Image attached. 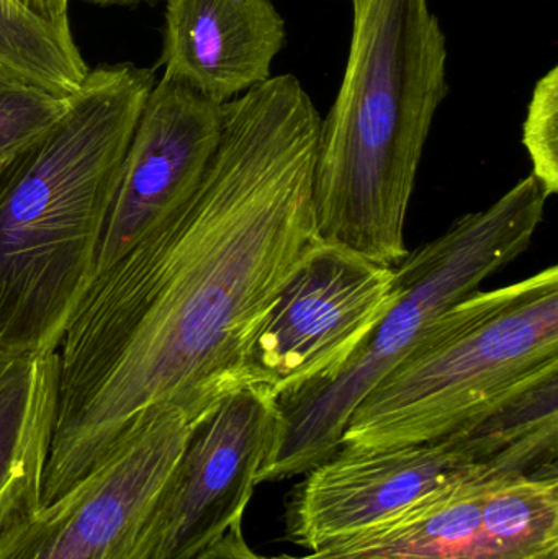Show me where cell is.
I'll return each mask as SVG.
<instances>
[{"label":"cell","instance_id":"obj_1","mask_svg":"<svg viewBox=\"0 0 558 559\" xmlns=\"http://www.w3.org/2000/svg\"><path fill=\"white\" fill-rule=\"evenodd\" d=\"M320 111L275 75L223 104L197 192L92 280L59 345L41 506L104 462L161 407L202 419L241 388L242 355L320 241L313 173Z\"/></svg>","mask_w":558,"mask_h":559},{"label":"cell","instance_id":"obj_2","mask_svg":"<svg viewBox=\"0 0 558 559\" xmlns=\"http://www.w3.org/2000/svg\"><path fill=\"white\" fill-rule=\"evenodd\" d=\"M153 87L154 71L127 62L88 71L64 117L0 174V348L58 352Z\"/></svg>","mask_w":558,"mask_h":559},{"label":"cell","instance_id":"obj_3","mask_svg":"<svg viewBox=\"0 0 558 559\" xmlns=\"http://www.w3.org/2000/svg\"><path fill=\"white\" fill-rule=\"evenodd\" d=\"M353 32L321 120L313 202L321 241L396 267L432 121L449 92L448 39L429 0H351Z\"/></svg>","mask_w":558,"mask_h":559},{"label":"cell","instance_id":"obj_4","mask_svg":"<svg viewBox=\"0 0 558 559\" xmlns=\"http://www.w3.org/2000/svg\"><path fill=\"white\" fill-rule=\"evenodd\" d=\"M558 367V269L475 292L439 316L364 400L341 447L416 445L451 436Z\"/></svg>","mask_w":558,"mask_h":559},{"label":"cell","instance_id":"obj_5","mask_svg":"<svg viewBox=\"0 0 558 559\" xmlns=\"http://www.w3.org/2000/svg\"><path fill=\"white\" fill-rule=\"evenodd\" d=\"M547 197L533 176L494 205L459 218L395 267V299L343 368L277 401V426L258 485L307 475L343 443L357 404L403 360L429 325L527 251Z\"/></svg>","mask_w":558,"mask_h":559},{"label":"cell","instance_id":"obj_6","mask_svg":"<svg viewBox=\"0 0 558 559\" xmlns=\"http://www.w3.org/2000/svg\"><path fill=\"white\" fill-rule=\"evenodd\" d=\"M193 420L161 407L100 465L0 535V559H164L174 472Z\"/></svg>","mask_w":558,"mask_h":559},{"label":"cell","instance_id":"obj_7","mask_svg":"<svg viewBox=\"0 0 558 559\" xmlns=\"http://www.w3.org/2000/svg\"><path fill=\"white\" fill-rule=\"evenodd\" d=\"M269 559H558V473L459 479L318 550Z\"/></svg>","mask_w":558,"mask_h":559},{"label":"cell","instance_id":"obj_8","mask_svg":"<svg viewBox=\"0 0 558 559\" xmlns=\"http://www.w3.org/2000/svg\"><path fill=\"white\" fill-rule=\"evenodd\" d=\"M395 267L318 241L252 332L241 388L277 403L333 378L395 299Z\"/></svg>","mask_w":558,"mask_h":559},{"label":"cell","instance_id":"obj_9","mask_svg":"<svg viewBox=\"0 0 558 559\" xmlns=\"http://www.w3.org/2000/svg\"><path fill=\"white\" fill-rule=\"evenodd\" d=\"M491 473L511 475L482 465L461 432L416 445H343L292 489L285 538L314 551L441 486Z\"/></svg>","mask_w":558,"mask_h":559},{"label":"cell","instance_id":"obj_10","mask_svg":"<svg viewBox=\"0 0 558 559\" xmlns=\"http://www.w3.org/2000/svg\"><path fill=\"white\" fill-rule=\"evenodd\" d=\"M222 124L218 102L167 75L154 85L124 153L95 275L197 192L218 147Z\"/></svg>","mask_w":558,"mask_h":559},{"label":"cell","instance_id":"obj_11","mask_svg":"<svg viewBox=\"0 0 558 559\" xmlns=\"http://www.w3.org/2000/svg\"><path fill=\"white\" fill-rule=\"evenodd\" d=\"M277 426V403L245 386L193 424L167 508L164 559H193L245 519Z\"/></svg>","mask_w":558,"mask_h":559},{"label":"cell","instance_id":"obj_12","mask_svg":"<svg viewBox=\"0 0 558 559\" xmlns=\"http://www.w3.org/2000/svg\"><path fill=\"white\" fill-rule=\"evenodd\" d=\"M287 39L272 0H166L164 75L226 104L271 79Z\"/></svg>","mask_w":558,"mask_h":559},{"label":"cell","instance_id":"obj_13","mask_svg":"<svg viewBox=\"0 0 558 559\" xmlns=\"http://www.w3.org/2000/svg\"><path fill=\"white\" fill-rule=\"evenodd\" d=\"M58 391V352L0 348V535L41 508Z\"/></svg>","mask_w":558,"mask_h":559},{"label":"cell","instance_id":"obj_14","mask_svg":"<svg viewBox=\"0 0 558 559\" xmlns=\"http://www.w3.org/2000/svg\"><path fill=\"white\" fill-rule=\"evenodd\" d=\"M0 71L68 97L91 69L72 35L46 25L16 0H0Z\"/></svg>","mask_w":558,"mask_h":559},{"label":"cell","instance_id":"obj_15","mask_svg":"<svg viewBox=\"0 0 558 559\" xmlns=\"http://www.w3.org/2000/svg\"><path fill=\"white\" fill-rule=\"evenodd\" d=\"M72 95H58L0 71V174L64 117Z\"/></svg>","mask_w":558,"mask_h":559},{"label":"cell","instance_id":"obj_16","mask_svg":"<svg viewBox=\"0 0 558 559\" xmlns=\"http://www.w3.org/2000/svg\"><path fill=\"white\" fill-rule=\"evenodd\" d=\"M523 144L533 163L531 176L547 199L558 192V68L537 81L527 107Z\"/></svg>","mask_w":558,"mask_h":559},{"label":"cell","instance_id":"obj_17","mask_svg":"<svg viewBox=\"0 0 558 559\" xmlns=\"http://www.w3.org/2000/svg\"><path fill=\"white\" fill-rule=\"evenodd\" d=\"M193 559H269L256 554L249 547L242 532V521L236 522L222 538L200 551Z\"/></svg>","mask_w":558,"mask_h":559},{"label":"cell","instance_id":"obj_18","mask_svg":"<svg viewBox=\"0 0 558 559\" xmlns=\"http://www.w3.org/2000/svg\"><path fill=\"white\" fill-rule=\"evenodd\" d=\"M16 2L46 25L52 26L64 35H72L71 25H69V0H16Z\"/></svg>","mask_w":558,"mask_h":559},{"label":"cell","instance_id":"obj_19","mask_svg":"<svg viewBox=\"0 0 558 559\" xmlns=\"http://www.w3.org/2000/svg\"><path fill=\"white\" fill-rule=\"evenodd\" d=\"M91 2L98 3V5H115V3H133L140 0H91Z\"/></svg>","mask_w":558,"mask_h":559}]
</instances>
